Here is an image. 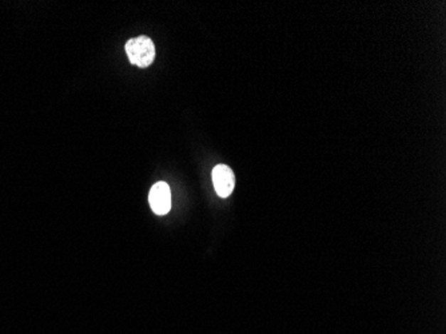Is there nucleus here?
Returning a JSON list of instances; mask_svg holds the SVG:
<instances>
[{
    "instance_id": "nucleus-1",
    "label": "nucleus",
    "mask_w": 446,
    "mask_h": 334,
    "mask_svg": "<svg viewBox=\"0 0 446 334\" xmlns=\"http://www.w3.org/2000/svg\"><path fill=\"white\" fill-rule=\"evenodd\" d=\"M126 54L132 65L146 68L155 59V46L149 36L132 38L126 43Z\"/></svg>"
},
{
    "instance_id": "nucleus-2",
    "label": "nucleus",
    "mask_w": 446,
    "mask_h": 334,
    "mask_svg": "<svg viewBox=\"0 0 446 334\" xmlns=\"http://www.w3.org/2000/svg\"><path fill=\"white\" fill-rule=\"evenodd\" d=\"M150 206L154 213L158 216H164L171 209V192L166 182H158L153 186L149 195Z\"/></svg>"
},
{
    "instance_id": "nucleus-3",
    "label": "nucleus",
    "mask_w": 446,
    "mask_h": 334,
    "mask_svg": "<svg viewBox=\"0 0 446 334\" xmlns=\"http://www.w3.org/2000/svg\"><path fill=\"white\" fill-rule=\"evenodd\" d=\"M213 184L221 198H228L235 186V177L226 165H218L213 170Z\"/></svg>"
}]
</instances>
